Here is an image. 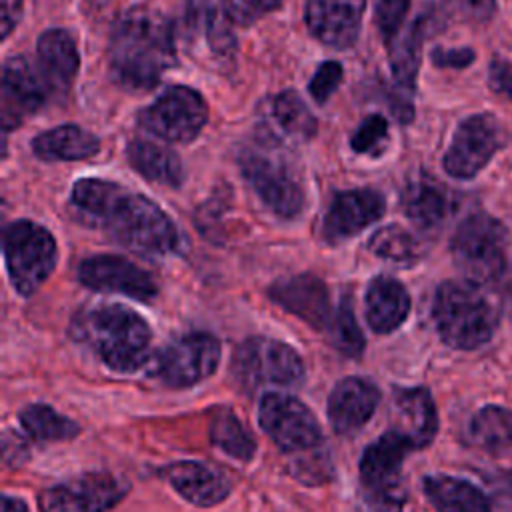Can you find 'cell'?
Wrapping results in <instances>:
<instances>
[{
  "mask_svg": "<svg viewBox=\"0 0 512 512\" xmlns=\"http://www.w3.org/2000/svg\"><path fill=\"white\" fill-rule=\"evenodd\" d=\"M488 82L496 94H500L512 102V62L494 58L490 64V70H488Z\"/></svg>",
  "mask_w": 512,
  "mask_h": 512,
  "instance_id": "obj_41",
  "label": "cell"
},
{
  "mask_svg": "<svg viewBox=\"0 0 512 512\" xmlns=\"http://www.w3.org/2000/svg\"><path fill=\"white\" fill-rule=\"evenodd\" d=\"M452 6L472 22H486L494 14V0H450Z\"/></svg>",
  "mask_w": 512,
  "mask_h": 512,
  "instance_id": "obj_42",
  "label": "cell"
},
{
  "mask_svg": "<svg viewBox=\"0 0 512 512\" xmlns=\"http://www.w3.org/2000/svg\"><path fill=\"white\" fill-rule=\"evenodd\" d=\"M332 344L350 358H358L364 350V334L356 322L354 306L348 296H344L336 308V314L330 322Z\"/></svg>",
  "mask_w": 512,
  "mask_h": 512,
  "instance_id": "obj_36",
  "label": "cell"
},
{
  "mask_svg": "<svg viewBox=\"0 0 512 512\" xmlns=\"http://www.w3.org/2000/svg\"><path fill=\"white\" fill-rule=\"evenodd\" d=\"M270 298L316 330L330 324L328 288L320 278L312 274L278 280L270 288Z\"/></svg>",
  "mask_w": 512,
  "mask_h": 512,
  "instance_id": "obj_21",
  "label": "cell"
},
{
  "mask_svg": "<svg viewBox=\"0 0 512 512\" xmlns=\"http://www.w3.org/2000/svg\"><path fill=\"white\" fill-rule=\"evenodd\" d=\"M4 260L14 290L30 296L54 272L56 240L44 226L32 220H16L4 230Z\"/></svg>",
  "mask_w": 512,
  "mask_h": 512,
  "instance_id": "obj_7",
  "label": "cell"
},
{
  "mask_svg": "<svg viewBox=\"0 0 512 512\" xmlns=\"http://www.w3.org/2000/svg\"><path fill=\"white\" fill-rule=\"evenodd\" d=\"M258 420L272 442L296 456L308 458L320 452L322 430L308 406L288 394H264L258 404Z\"/></svg>",
  "mask_w": 512,
  "mask_h": 512,
  "instance_id": "obj_8",
  "label": "cell"
},
{
  "mask_svg": "<svg viewBox=\"0 0 512 512\" xmlns=\"http://www.w3.org/2000/svg\"><path fill=\"white\" fill-rule=\"evenodd\" d=\"M80 68V54L74 38L62 30H46L38 38V70L50 90L64 92L72 86Z\"/></svg>",
  "mask_w": 512,
  "mask_h": 512,
  "instance_id": "obj_24",
  "label": "cell"
},
{
  "mask_svg": "<svg viewBox=\"0 0 512 512\" xmlns=\"http://www.w3.org/2000/svg\"><path fill=\"white\" fill-rule=\"evenodd\" d=\"M432 318L440 338L458 350H474L486 344L496 326L498 310L478 284L444 282L438 286Z\"/></svg>",
  "mask_w": 512,
  "mask_h": 512,
  "instance_id": "obj_4",
  "label": "cell"
},
{
  "mask_svg": "<svg viewBox=\"0 0 512 512\" xmlns=\"http://www.w3.org/2000/svg\"><path fill=\"white\" fill-rule=\"evenodd\" d=\"M450 252L468 282L478 286L494 282L506 268L508 232L494 216L470 214L458 224Z\"/></svg>",
  "mask_w": 512,
  "mask_h": 512,
  "instance_id": "obj_6",
  "label": "cell"
},
{
  "mask_svg": "<svg viewBox=\"0 0 512 512\" xmlns=\"http://www.w3.org/2000/svg\"><path fill=\"white\" fill-rule=\"evenodd\" d=\"M384 210V196L372 188L338 192L326 210L320 234L328 244L346 242L376 222Z\"/></svg>",
  "mask_w": 512,
  "mask_h": 512,
  "instance_id": "obj_18",
  "label": "cell"
},
{
  "mask_svg": "<svg viewBox=\"0 0 512 512\" xmlns=\"http://www.w3.org/2000/svg\"><path fill=\"white\" fill-rule=\"evenodd\" d=\"M428 20L422 16L418 18L396 42L392 48V74L394 82L400 90L412 94L416 76H418V66H420V46L424 38V28Z\"/></svg>",
  "mask_w": 512,
  "mask_h": 512,
  "instance_id": "obj_32",
  "label": "cell"
},
{
  "mask_svg": "<svg viewBox=\"0 0 512 512\" xmlns=\"http://www.w3.org/2000/svg\"><path fill=\"white\" fill-rule=\"evenodd\" d=\"M128 486L112 474L90 472L56 484L40 494V512H108L116 506Z\"/></svg>",
  "mask_w": 512,
  "mask_h": 512,
  "instance_id": "obj_14",
  "label": "cell"
},
{
  "mask_svg": "<svg viewBox=\"0 0 512 512\" xmlns=\"http://www.w3.org/2000/svg\"><path fill=\"white\" fill-rule=\"evenodd\" d=\"M20 426L28 436L40 442H56L74 438L80 432V426L58 414L46 404H30L20 412Z\"/></svg>",
  "mask_w": 512,
  "mask_h": 512,
  "instance_id": "obj_33",
  "label": "cell"
},
{
  "mask_svg": "<svg viewBox=\"0 0 512 512\" xmlns=\"http://www.w3.org/2000/svg\"><path fill=\"white\" fill-rule=\"evenodd\" d=\"M394 414L398 422L396 430L402 432L416 450L432 442L438 430V418L432 396L426 388H408L396 392Z\"/></svg>",
  "mask_w": 512,
  "mask_h": 512,
  "instance_id": "obj_25",
  "label": "cell"
},
{
  "mask_svg": "<svg viewBox=\"0 0 512 512\" xmlns=\"http://www.w3.org/2000/svg\"><path fill=\"white\" fill-rule=\"evenodd\" d=\"M500 126L490 114H474L460 122L444 154V170L458 180L474 178L500 148Z\"/></svg>",
  "mask_w": 512,
  "mask_h": 512,
  "instance_id": "obj_15",
  "label": "cell"
},
{
  "mask_svg": "<svg viewBox=\"0 0 512 512\" xmlns=\"http://www.w3.org/2000/svg\"><path fill=\"white\" fill-rule=\"evenodd\" d=\"M32 150L46 162L86 160L100 150V140L80 126L64 124L40 132L32 140Z\"/></svg>",
  "mask_w": 512,
  "mask_h": 512,
  "instance_id": "obj_28",
  "label": "cell"
},
{
  "mask_svg": "<svg viewBox=\"0 0 512 512\" xmlns=\"http://www.w3.org/2000/svg\"><path fill=\"white\" fill-rule=\"evenodd\" d=\"M72 332L112 370L132 372L148 360L150 326L140 314L122 304L84 310L76 316Z\"/></svg>",
  "mask_w": 512,
  "mask_h": 512,
  "instance_id": "obj_3",
  "label": "cell"
},
{
  "mask_svg": "<svg viewBox=\"0 0 512 512\" xmlns=\"http://www.w3.org/2000/svg\"><path fill=\"white\" fill-rule=\"evenodd\" d=\"M232 370L244 386H294L304 378V362L292 346L260 336L248 338L236 348Z\"/></svg>",
  "mask_w": 512,
  "mask_h": 512,
  "instance_id": "obj_11",
  "label": "cell"
},
{
  "mask_svg": "<svg viewBox=\"0 0 512 512\" xmlns=\"http://www.w3.org/2000/svg\"><path fill=\"white\" fill-rule=\"evenodd\" d=\"M70 204L82 222L104 228L138 254L164 256L180 246V234L170 216L150 198L116 182L82 178L72 188Z\"/></svg>",
  "mask_w": 512,
  "mask_h": 512,
  "instance_id": "obj_1",
  "label": "cell"
},
{
  "mask_svg": "<svg viewBox=\"0 0 512 512\" xmlns=\"http://www.w3.org/2000/svg\"><path fill=\"white\" fill-rule=\"evenodd\" d=\"M400 204L410 222L422 230L440 226L450 212L448 192L426 174L412 178L404 186Z\"/></svg>",
  "mask_w": 512,
  "mask_h": 512,
  "instance_id": "obj_27",
  "label": "cell"
},
{
  "mask_svg": "<svg viewBox=\"0 0 512 512\" xmlns=\"http://www.w3.org/2000/svg\"><path fill=\"white\" fill-rule=\"evenodd\" d=\"M78 280L98 292H116L142 302L156 296L152 274L132 260L116 254H98L80 262Z\"/></svg>",
  "mask_w": 512,
  "mask_h": 512,
  "instance_id": "obj_16",
  "label": "cell"
},
{
  "mask_svg": "<svg viewBox=\"0 0 512 512\" xmlns=\"http://www.w3.org/2000/svg\"><path fill=\"white\" fill-rule=\"evenodd\" d=\"M368 248L378 258L398 264L416 262L422 254V244L418 242V238L398 224L376 230L368 242Z\"/></svg>",
  "mask_w": 512,
  "mask_h": 512,
  "instance_id": "obj_35",
  "label": "cell"
},
{
  "mask_svg": "<svg viewBox=\"0 0 512 512\" xmlns=\"http://www.w3.org/2000/svg\"><path fill=\"white\" fill-rule=\"evenodd\" d=\"M316 118L298 92L284 90L272 96L262 112L258 140L284 148L286 144L306 142L316 134Z\"/></svg>",
  "mask_w": 512,
  "mask_h": 512,
  "instance_id": "obj_17",
  "label": "cell"
},
{
  "mask_svg": "<svg viewBox=\"0 0 512 512\" xmlns=\"http://www.w3.org/2000/svg\"><path fill=\"white\" fill-rule=\"evenodd\" d=\"M280 146L256 140L238 154L240 172L258 198L278 216L294 218L304 208V190Z\"/></svg>",
  "mask_w": 512,
  "mask_h": 512,
  "instance_id": "obj_5",
  "label": "cell"
},
{
  "mask_svg": "<svg viewBox=\"0 0 512 512\" xmlns=\"http://www.w3.org/2000/svg\"><path fill=\"white\" fill-rule=\"evenodd\" d=\"M366 0H308L304 18L310 34L326 46L348 48L362 26Z\"/></svg>",
  "mask_w": 512,
  "mask_h": 512,
  "instance_id": "obj_20",
  "label": "cell"
},
{
  "mask_svg": "<svg viewBox=\"0 0 512 512\" xmlns=\"http://www.w3.org/2000/svg\"><path fill=\"white\" fill-rule=\"evenodd\" d=\"M220 362V342L206 332L186 334L168 344L156 358L154 374L174 388L198 384L214 374Z\"/></svg>",
  "mask_w": 512,
  "mask_h": 512,
  "instance_id": "obj_13",
  "label": "cell"
},
{
  "mask_svg": "<svg viewBox=\"0 0 512 512\" xmlns=\"http://www.w3.org/2000/svg\"><path fill=\"white\" fill-rule=\"evenodd\" d=\"M494 482H496V490L498 492L512 494V472H500Z\"/></svg>",
  "mask_w": 512,
  "mask_h": 512,
  "instance_id": "obj_46",
  "label": "cell"
},
{
  "mask_svg": "<svg viewBox=\"0 0 512 512\" xmlns=\"http://www.w3.org/2000/svg\"><path fill=\"white\" fill-rule=\"evenodd\" d=\"M164 476L184 500L202 508L222 502L232 490L230 478L204 462H174Z\"/></svg>",
  "mask_w": 512,
  "mask_h": 512,
  "instance_id": "obj_23",
  "label": "cell"
},
{
  "mask_svg": "<svg viewBox=\"0 0 512 512\" xmlns=\"http://www.w3.org/2000/svg\"><path fill=\"white\" fill-rule=\"evenodd\" d=\"M176 36L170 20L152 8L122 12L110 32L108 64L114 82L132 92L152 90L176 64Z\"/></svg>",
  "mask_w": 512,
  "mask_h": 512,
  "instance_id": "obj_2",
  "label": "cell"
},
{
  "mask_svg": "<svg viewBox=\"0 0 512 512\" xmlns=\"http://www.w3.org/2000/svg\"><path fill=\"white\" fill-rule=\"evenodd\" d=\"M212 442L230 458L248 462L256 452V442L232 410H220L210 424Z\"/></svg>",
  "mask_w": 512,
  "mask_h": 512,
  "instance_id": "obj_34",
  "label": "cell"
},
{
  "mask_svg": "<svg viewBox=\"0 0 512 512\" xmlns=\"http://www.w3.org/2000/svg\"><path fill=\"white\" fill-rule=\"evenodd\" d=\"M126 156L132 168L150 182L176 188L184 180L180 158L162 144L136 138L128 144Z\"/></svg>",
  "mask_w": 512,
  "mask_h": 512,
  "instance_id": "obj_29",
  "label": "cell"
},
{
  "mask_svg": "<svg viewBox=\"0 0 512 512\" xmlns=\"http://www.w3.org/2000/svg\"><path fill=\"white\" fill-rule=\"evenodd\" d=\"M186 48L210 68L226 70L236 56V38L228 18L212 0H188L184 14Z\"/></svg>",
  "mask_w": 512,
  "mask_h": 512,
  "instance_id": "obj_12",
  "label": "cell"
},
{
  "mask_svg": "<svg viewBox=\"0 0 512 512\" xmlns=\"http://www.w3.org/2000/svg\"><path fill=\"white\" fill-rule=\"evenodd\" d=\"M380 400L378 388L358 376L340 380L328 398V420L338 434L358 432L374 414Z\"/></svg>",
  "mask_w": 512,
  "mask_h": 512,
  "instance_id": "obj_22",
  "label": "cell"
},
{
  "mask_svg": "<svg viewBox=\"0 0 512 512\" xmlns=\"http://www.w3.org/2000/svg\"><path fill=\"white\" fill-rule=\"evenodd\" d=\"M364 304L366 320L378 334L396 330L410 312V296L406 288L390 276H378L370 282Z\"/></svg>",
  "mask_w": 512,
  "mask_h": 512,
  "instance_id": "obj_26",
  "label": "cell"
},
{
  "mask_svg": "<svg viewBox=\"0 0 512 512\" xmlns=\"http://www.w3.org/2000/svg\"><path fill=\"white\" fill-rule=\"evenodd\" d=\"M48 84L24 56H12L2 68V122L4 132L18 126L26 114L36 112L48 98Z\"/></svg>",
  "mask_w": 512,
  "mask_h": 512,
  "instance_id": "obj_19",
  "label": "cell"
},
{
  "mask_svg": "<svg viewBox=\"0 0 512 512\" xmlns=\"http://www.w3.org/2000/svg\"><path fill=\"white\" fill-rule=\"evenodd\" d=\"M388 134V122L384 116L380 114H370L352 134L350 138V146L354 152L358 154H366L374 148H378Z\"/></svg>",
  "mask_w": 512,
  "mask_h": 512,
  "instance_id": "obj_39",
  "label": "cell"
},
{
  "mask_svg": "<svg viewBox=\"0 0 512 512\" xmlns=\"http://www.w3.org/2000/svg\"><path fill=\"white\" fill-rule=\"evenodd\" d=\"M208 120L204 98L188 86L166 88L138 114V126L154 138L186 144L194 140Z\"/></svg>",
  "mask_w": 512,
  "mask_h": 512,
  "instance_id": "obj_10",
  "label": "cell"
},
{
  "mask_svg": "<svg viewBox=\"0 0 512 512\" xmlns=\"http://www.w3.org/2000/svg\"><path fill=\"white\" fill-rule=\"evenodd\" d=\"M282 0H222V12L236 26H250L262 16L278 10Z\"/></svg>",
  "mask_w": 512,
  "mask_h": 512,
  "instance_id": "obj_37",
  "label": "cell"
},
{
  "mask_svg": "<svg viewBox=\"0 0 512 512\" xmlns=\"http://www.w3.org/2000/svg\"><path fill=\"white\" fill-rule=\"evenodd\" d=\"M424 492L438 512H490L486 496L474 484L454 476H426Z\"/></svg>",
  "mask_w": 512,
  "mask_h": 512,
  "instance_id": "obj_30",
  "label": "cell"
},
{
  "mask_svg": "<svg viewBox=\"0 0 512 512\" xmlns=\"http://www.w3.org/2000/svg\"><path fill=\"white\" fill-rule=\"evenodd\" d=\"M340 82H342V66L334 60H328L320 64L318 70L314 72L308 84V92L318 104H324L336 92Z\"/></svg>",
  "mask_w": 512,
  "mask_h": 512,
  "instance_id": "obj_40",
  "label": "cell"
},
{
  "mask_svg": "<svg viewBox=\"0 0 512 512\" xmlns=\"http://www.w3.org/2000/svg\"><path fill=\"white\" fill-rule=\"evenodd\" d=\"M2 512H28V508L22 500L12 498V496H4L2 498Z\"/></svg>",
  "mask_w": 512,
  "mask_h": 512,
  "instance_id": "obj_45",
  "label": "cell"
},
{
  "mask_svg": "<svg viewBox=\"0 0 512 512\" xmlns=\"http://www.w3.org/2000/svg\"><path fill=\"white\" fill-rule=\"evenodd\" d=\"M474 60V52L468 48H436L432 52V62L440 68H466Z\"/></svg>",
  "mask_w": 512,
  "mask_h": 512,
  "instance_id": "obj_43",
  "label": "cell"
},
{
  "mask_svg": "<svg viewBox=\"0 0 512 512\" xmlns=\"http://www.w3.org/2000/svg\"><path fill=\"white\" fill-rule=\"evenodd\" d=\"M408 8L410 0H374V20L384 42L396 40Z\"/></svg>",
  "mask_w": 512,
  "mask_h": 512,
  "instance_id": "obj_38",
  "label": "cell"
},
{
  "mask_svg": "<svg viewBox=\"0 0 512 512\" xmlns=\"http://www.w3.org/2000/svg\"><path fill=\"white\" fill-rule=\"evenodd\" d=\"M416 450L414 444L396 428L374 440L362 454L360 478L370 490V498L378 512H400L404 504V488L400 470L406 454Z\"/></svg>",
  "mask_w": 512,
  "mask_h": 512,
  "instance_id": "obj_9",
  "label": "cell"
},
{
  "mask_svg": "<svg viewBox=\"0 0 512 512\" xmlns=\"http://www.w3.org/2000/svg\"><path fill=\"white\" fill-rule=\"evenodd\" d=\"M22 16V0H2V40L10 36V32L18 26Z\"/></svg>",
  "mask_w": 512,
  "mask_h": 512,
  "instance_id": "obj_44",
  "label": "cell"
},
{
  "mask_svg": "<svg viewBox=\"0 0 512 512\" xmlns=\"http://www.w3.org/2000/svg\"><path fill=\"white\" fill-rule=\"evenodd\" d=\"M474 446L486 452H504L512 446V412L500 406L480 408L468 424Z\"/></svg>",
  "mask_w": 512,
  "mask_h": 512,
  "instance_id": "obj_31",
  "label": "cell"
}]
</instances>
